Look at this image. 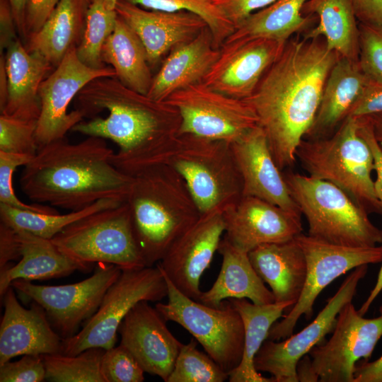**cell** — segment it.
<instances>
[{
    "instance_id": "1",
    "label": "cell",
    "mask_w": 382,
    "mask_h": 382,
    "mask_svg": "<svg viewBox=\"0 0 382 382\" xmlns=\"http://www.w3.org/2000/svg\"><path fill=\"white\" fill-rule=\"evenodd\" d=\"M340 57L322 37H291L245 99L282 171L296 161L297 148L313 125L325 82Z\"/></svg>"
},
{
    "instance_id": "2",
    "label": "cell",
    "mask_w": 382,
    "mask_h": 382,
    "mask_svg": "<svg viewBox=\"0 0 382 382\" xmlns=\"http://www.w3.org/2000/svg\"><path fill=\"white\" fill-rule=\"evenodd\" d=\"M75 104L84 117L108 112L105 117L80 122L71 131L112 141L118 146L112 163L130 176L156 166L179 134L181 117L174 106L137 92L116 77L93 79L77 94Z\"/></svg>"
},
{
    "instance_id": "3",
    "label": "cell",
    "mask_w": 382,
    "mask_h": 382,
    "mask_svg": "<svg viewBox=\"0 0 382 382\" xmlns=\"http://www.w3.org/2000/svg\"><path fill=\"white\" fill-rule=\"evenodd\" d=\"M113 154L98 137L76 144L65 138L50 142L23 166L21 190L33 201L71 211L102 199L125 202L132 176L112 163Z\"/></svg>"
},
{
    "instance_id": "4",
    "label": "cell",
    "mask_w": 382,
    "mask_h": 382,
    "mask_svg": "<svg viewBox=\"0 0 382 382\" xmlns=\"http://www.w3.org/2000/svg\"><path fill=\"white\" fill-rule=\"evenodd\" d=\"M126 202L146 267L159 262L175 240L201 216L183 178L165 164L132 176Z\"/></svg>"
},
{
    "instance_id": "5",
    "label": "cell",
    "mask_w": 382,
    "mask_h": 382,
    "mask_svg": "<svg viewBox=\"0 0 382 382\" xmlns=\"http://www.w3.org/2000/svg\"><path fill=\"white\" fill-rule=\"evenodd\" d=\"M296 156L309 175L335 184L368 214H382L371 177L373 155L360 134L357 117H347L327 137L303 139Z\"/></svg>"
},
{
    "instance_id": "6",
    "label": "cell",
    "mask_w": 382,
    "mask_h": 382,
    "mask_svg": "<svg viewBox=\"0 0 382 382\" xmlns=\"http://www.w3.org/2000/svg\"><path fill=\"white\" fill-rule=\"evenodd\" d=\"M159 164L183 178L201 215L223 212L243 197L242 178L226 141L178 134L159 156Z\"/></svg>"
},
{
    "instance_id": "7",
    "label": "cell",
    "mask_w": 382,
    "mask_h": 382,
    "mask_svg": "<svg viewBox=\"0 0 382 382\" xmlns=\"http://www.w3.org/2000/svg\"><path fill=\"white\" fill-rule=\"evenodd\" d=\"M290 193L308 226V236L349 247L382 244V230L368 212L335 184L309 175L288 173Z\"/></svg>"
},
{
    "instance_id": "8",
    "label": "cell",
    "mask_w": 382,
    "mask_h": 382,
    "mask_svg": "<svg viewBox=\"0 0 382 382\" xmlns=\"http://www.w3.org/2000/svg\"><path fill=\"white\" fill-rule=\"evenodd\" d=\"M51 240L64 255L89 267L93 263L112 264L122 270L146 267L126 201L86 216Z\"/></svg>"
},
{
    "instance_id": "9",
    "label": "cell",
    "mask_w": 382,
    "mask_h": 382,
    "mask_svg": "<svg viewBox=\"0 0 382 382\" xmlns=\"http://www.w3.org/2000/svg\"><path fill=\"white\" fill-rule=\"evenodd\" d=\"M163 274L167 283L168 301L158 302L155 308L166 321L175 322L187 330L205 352L230 374L241 363L243 353L244 327L238 312L228 299L214 307L190 298Z\"/></svg>"
},
{
    "instance_id": "10",
    "label": "cell",
    "mask_w": 382,
    "mask_h": 382,
    "mask_svg": "<svg viewBox=\"0 0 382 382\" xmlns=\"http://www.w3.org/2000/svg\"><path fill=\"white\" fill-rule=\"evenodd\" d=\"M167 294L166 280L157 264L156 267L122 270L105 292L98 310L82 329L62 340L60 353L76 355L91 347H113L121 323L137 303L160 301Z\"/></svg>"
},
{
    "instance_id": "11",
    "label": "cell",
    "mask_w": 382,
    "mask_h": 382,
    "mask_svg": "<svg viewBox=\"0 0 382 382\" xmlns=\"http://www.w3.org/2000/svg\"><path fill=\"white\" fill-rule=\"evenodd\" d=\"M295 239L306 257V280L297 302L282 320L271 327L267 339L272 340H282L291 335L302 316L310 319L318 296L335 279L359 266L382 262V244L349 247L330 243L302 233Z\"/></svg>"
},
{
    "instance_id": "12",
    "label": "cell",
    "mask_w": 382,
    "mask_h": 382,
    "mask_svg": "<svg viewBox=\"0 0 382 382\" xmlns=\"http://www.w3.org/2000/svg\"><path fill=\"white\" fill-rule=\"evenodd\" d=\"M166 101L180 115L179 134L233 143L258 125L257 115L247 100L223 94L203 83L177 91Z\"/></svg>"
},
{
    "instance_id": "13",
    "label": "cell",
    "mask_w": 382,
    "mask_h": 382,
    "mask_svg": "<svg viewBox=\"0 0 382 382\" xmlns=\"http://www.w3.org/2000/svg\"><path fill=\"white\" fill-rule=\"evenodd\" d=\"M122 272L119 267L98 263L90 277L71 284L47 286L16 279L11 286L40 305L54 330L64 340L76 335L98 310L108 288Z\"/></svg>"
},
{
    "instance_id": "14",
    "label": "cell",
    "mask_w": 382,
    "mask_h": 382,
    "mask_svg": "<svg viewBox=\"0 0 382 382\" xmlns=\"http://www.w3.org/2000/svg\"><path fill=\"white\" fill-rule=\"evenodd\" d=\"M367 270L368 265L352 270L316 318L300 332L282 340L267 339L254 359L256 370L270 374L273 382H298V361L332 332L340 311L352 302Z\"/></svg>"
},
{
    "instance_id": "15",
    "label": "cell",
    "mask_w": 382,
    "mask_h": 382,
    "mask_svg": "<svg viewBox=\"0 0 382 382\" xmlns=\"http://www.w3.org/2000/svg\"><path fill=\"white\" fill-rule=\"evenodd\" d=\"M379 312L366 318L352 302L341 308L331 337L308 354L318 381L354 382L357 361H368L382 337V305Z\"/></svg>"
},
{
    "instance_id": "16",
    "label": "cell",
    "mask_w": 382,
    "mask_h": 382,
    "mask_svg": "<svg viewBox=\"0 0 382 382\" xmlns=\"http://www.w3.org/2000/svg\"><path fill=\"white\" fill-rule=\"evenodd\" d=\"M100 77H116L110 66L93 68L77 56L76 47L69 50L60 63L43 80L39 89L40 113L37 122L38 147L64 139L66 133L83 120V114L68 107L89 82Z\"/></svg>"
},
{
    "instance_id": "17",
    "label": "cell",
    "mask_w": 382,
    "mask_h": 382,
    "mask_svg": "<svg viewBox=\"0 0 382 382\" xmlns=\"http://www.w3.org/2000/svg\"><path fill=\"white\" fill-rule=\"evenodd\" d=\"M224 232L223 212L202 214L157 263L173 285L192 299L199 301L201 277L218 251Z\"/></svg>"
},
{
    "instance_id": "18",
    "label": "cell",
    "mask_w": 382,
    "mask_h": 382,
    "mask_svg": "<svg viewBox=\"0 0 382 382\" xmlns=\"http://www.w3.org/2000/svg\"><path fill=\"white\" fill-rule=\"evenodd\" d=\"M286 42L257 38L224 43L202 83L223 94L245 100L281 54Z\"/></svg>"
},
{
    "instance_id": "19",
    "label": "cell",
    "mask_w": 382,
    "mask_h": 382,
    "mask_svg": "<svg viewBox=\"0 0 382 382\" xmlns=\"http://www.w3.org/2000/svg\"><path fill=\"white\" fill-rule=\"evenodd\" d=\"M301 216L260 198L243 196L223 211L224 236L248 253L262 244L294 238L303 230Z\"/></svg>"
},
{
    "instance_id": "20",
    "label": "cell",
    "mask_w": 382,
    "mask_h": 382,
    "mask_svg": "<svg viewBox=\"0 0 382 382\" xmlns=\"http://www.w3.org/2000/svg\"><path fill=\"white\" fill-rule=\"evenodd\" d=\"M149 302L139 301L125 317L118 330L120 345L132 354L146 373L167 382L183 343Z\"/></svg>"
},
{
    "instance_id": "21",
    "label": "cell",
    "mask_w": 382,
    "mask_h": 382,
    "mask_svg": "<svg viewBox=\"0 0 382 382\" xmlns=\"http://www.w3.org/2000/svg\"><path fill=\"white\" fill-rule=\"evenodd\" d=\"M231 145L242 178L243 196L260 198L301 216L263 129L257 125Z\"/></svg>"
},
{
    "instance_id": "22",
    "label": "cell",
    "mask_w": 382,
    "mask_h": 382,
    "mask_svg": "<svg viewBox=\"0 0 382 382\" xmlns=\"http://www.w3.org/2000/svg\"><path fill=\"white\" fill-rule=\"evenodd\" d=\"M115 11L141 41L150 66L208 26L199 16L190 11L149 10L125 0L117 1Z\"/></svg>"
},
{
    "instance_id": "23",
    "label": "cell",
    "mask_w": 382,
    "mask_h": 382,
    "mask_svg": "<svg viewBox=\"0 0 382 382\" xmlns=\"http://www.w3.org/2000/svg\"><path fill=\"white\" fill-rule=\"evenodd\" d=\"M12 286L3 296L0 325V365L26 354L60 353L63 339L50 324L45 310L33 301L30 308L18 302Z\"/></svg>"
},
{
    "instance_id": "24",
    "label": "cell",
    "mask_w": 382,
    "mask_h": 382,
    "mask_svg": "<svg viewBox=\"0 0 382 382\" xmlns=\"http://www.w3.org/2000/svg\"><path fill=\"white\" fill-rule=\"evenodd\" d=\"M220 54L210 29L204 28L195 38L173 49L153 78L147 96L165 101L173 93L202 83Z\"/></svg>"
},
{
    "instance_id": "25",
    "label": "cell",
    "mask_w": 382,
    "mask_h": 382,
    "mask_svg": "<svg viewBox=\"0 0 382 382\" xmlns=\"http://www.w3.org/2000/svg\"><path fill=\"white\" fill-rule=\"evenodd\" d=\"M5 50L8 92L1 114L37 120L40 113L39 89L54 66L40 54L28 52L18 37Z\"/></svg>"
},
{
    "instance_id": "26",
    "label": "cell",
    "mask_w": 382,
    "mask_h": 382,
    "mask_svg": "<svg viewBox=\"0 0 382 382\" xmlns=\"http://www.w3.org/2000/svg\"><path fill=\"white\" fill-rule=\"evenodd\" d=\"M248 256L258 276L270 287L274 302L294 306L306 277V257L295 238L260 245L248 252Z\"/></svg>"
},
{
    "instance_id": "27",
    "label": "cell",
    "mask_w": 382,
    "mask_h": 382,
    "mask_svg": "<svg viewBox=\"0 0 382 382\" xmlns=\"http://www.w3.org/2000/svg\"><path fill=\"white\" fill-rule=\"evenodd\" d=\"M368 80L359 61L340 57L328 75L315 120L304 139L333 134L348 117Z\"/></svg>"
},
{
    "instance_id": "28",
    "label": "cell",
    "mask_w": 382,
    "mask_h": 382,
    "mask_svg": "<svg viewBox=\"0 0 382 382\" xmlns=\"http://www.w3.org/2000/svg\"><path fill=\"white\" fill-rule=\"evenodd\" d=\"M218 252L222 257L220 272L211 288L202 291L198 301L214 307L228 299L245 298L259 305L274 302L272 292L254 270L248 253L233 245L225 236Z\"/></svg>"
},
{
    "instance_id": "29",
    "label": "cell",
    "mask_w": 382,
    "mask_h": 382,
    "mask_svg": "<svg viewBox=\"0 0 382 382\" xmlns=\"http://www.w3.org/2000/svg\"><path fill=\"white\" fill-rule=\"evenodd\" d=\"M21 259L0 270V295L16 279L42 280L66 277L76 270L88 272L91 267L78 262L62 253L51 239L23 230H16Z\"/></svg>"
},
{
    "instance_id": "30",
    "label": "cell",
    "mask_w": 382,
    "mask_h": 382,
    "mask_svg": "<svg viewBox=\"0 0 382 382\" xmlns=\"http://www.w3.org/2000/svg\"><path fill=\"white\" fill-rule=\"evenodd\" d=\"M89 4L88 0H59L40 29L26 40L27 50L40 54L57 66L79 45Z\"/></svg>"
},
{
    "instance_id": "31",
    "label": "cell",
    "mask_w": 382,
    "mask_h": 382,
    "mask_svg": "<svg viewBox=\"0 0 382 382\" xmlns=\"http://www.w3.org/2000/svg\"><path fill=\"white\" fill-rule=\"evenodd\" d=\"M301 13L318 20L316 26L303 34L304 38L322 37L340 57L359 61L360 30L353 0H307Z\"/></svg>"
},
{
    "instance_id": "32",
    "label": "cell",
    "mask_w": 382,
    "mask_h": 382,
    "mask_svg": "<svg viewBox=\"0 0 382 382\" xmlns=\"http://www.w3.org/2000/svg\"><path fill=\"white\" fill-rule=\"evenodd\" d=\"M240 314L244 327V347L239 365L230 374V382H273L271 378L262 376L254 365V359L267 339L269 331L283 314L291 308L289 302H273L255 304L247 299H228Z\"/></svg>"
},
{
    "instance_id": "33",
    "label": "cell",
    "mask_w": 382,
    "mask_h": 382,
    "mask_svg": "<svg viewBox=\"0 0 382 382\" xmlns=\"http://www.w3.org/2000/svg\"><path fill=\"white\" fill-rule=\"evenodd\" d=\"M307 0H276L269 6L254 12L239 25L224 43L265 38L282 42L294 34L305 33L317 19L303 16L301 8ZM222 46V45H221Z\"/></svg>"
},
{
    "instance_id": "34",
    "label": "cell",
    "mask_w": 382,
    "mask_h": 382,
    "mask_svg": "<svg viewBox=\"0 0 382 382\" xmlns=\"http://www.w3.org/2000/svg\"><path fill=\"white\" fill-rule=\"evenodd\" d=\"M101 58L114 69L123 85L147 95L154 76L146 51L137 34L118 16L114 30L103 46Z\"/></svg>"
},
{
    "instance_id": "35",
    "label": "cell",
    "mask_w": 382,
    "mask_h": 382,
    "mask_svg": "<svg viewBox=\"0 0 382 382\" xmlns=\"http://www.w3.org/2000/svg\"><path fill=\"white\" fill-rule=\"evenodd\" d=\"M122 202L116 199H102L83 209L65 214L37 213L0 203V218L1 222L15 230H23L42 238L52 239L66 226L86 216L117 207Z\"/></svg>"
},
{
    "instance_id": "36",
    "label": "cell",
    "mask_w": 382,
    "mask_h": 382,
    "mask_svg": "<svg viewBox=\"0 0 382 382\" xmlns=\"http://www.w3.org/2000/svg\"><path fill=\"white\" fill-rule=\"evenodd\" d=\"M105 349L91 347L76 355L61 353L41 355L46 379L54 382H105L101 360Z\"/></svg>"
},
{
    "instance_id": "37",
    "label": "cell",
    "mask_w": 382,
    "mask_h": 382,
    "mask_svg": "<svg viewBox=\"0 0 382 382\" xmlns=\"http://www.w3.org/2000/svg\"><path fill=\"white\" fill-rule=\"evenodd\" d=\"M117 15L96 0H91L81 40L76 47L79 59L88 66L103 68L101 51L108 37L115 29Z\"/></svg>"
},
{
    "instance_id": "38",
    "label": "cell",
    "mask_w": 382,
    "mask_h": 382,
    "mask_svg": "<svg viewBox=\"0 0 382 382\" xmlns=\"http://www.w3.org/2000/svg\"><path fill=\"white\" fill-rule=\"evenodd\" d=\"M149 10L187 11L199 16L207 24L216 47L234 31L235 26L213 4L212 0H125Z\"/></svg>"
},
{
    "instance_id": "39",
    "label": "cell",
    "mask_w": 382,
    "mask_h": 382,
    "mask_svg": "<svg viewBox=\"0 0 382 382\" xmlns=\"http://www.w3.org/2000/svg\"><path fill=\"white\" fill-rule=\"evenodd\" d=\"M228 377V373L197 349L193 338L183 344L167 382H223Z\"/></svg>"
},
{
    "instance_id": "40",
    "label": "cell",
    "mask_w": 382,
    "mask_h": 382,
    "mask_svg": "<svg viewBox=\"0 0 382 382\" xmlns=\"http://www.w3.org/2000/svg\"><path fill=\"white\" fill-rule=\"evenodd\" d=\"M35 120L0 115V151L34 156L39 149Z\"/></svg>"
},
{
    "instance_id": "41",
    "label": "cell",
    "mask_w": 382,
    "mask_h": 382,
    "mask_svg": "<svg viewBox=\"0 0 382 382\" xmlns=\"http://www.w3.org/2000/svg\"><path fill=\"white\" fill-rule=\"evenodd\" d=\"M33 156L0 151V203L13 208L43 214H57L58 212L50 206L28 204L20 200L16 196L13 185V175L16 169L25 166Z\"/></svg>"
},
{
    "instance_id": "42",
    "label": "cell",
    "mask_w": 382,
    "mask_h": 382,
    "mask_svg": "<svg viewBox=\"0 0 382 382\" xmlns=\"http://www.w3.org/2000/svg\"><path fill=\"white\" fill-rule=\"evenodd\" d=\"M105 382H141L145 371L132 354L124 346L105 349L101 360Z\"/></svg>"
},
{
    "instance_id": "43",
    "label": "cell",
    "mask_w": 382,
    "mask_h": 382,
    "mask_svg": "<svg viewBox=\"0 0 382 382\" xmlns=\"http://www.w3.org/2000/svg\"><path fill=\"white\" fill-rule=\"evenodd\" d=\"M359 26L360 66L368 77L382 81V28L359 23Z\"/></svg>"
},
{
    "instance_id": "44",
    "label": "cell",
    "mask_w": 382,
    "mask_h": 382,
    "mask_svg": "<svg viewBox=\"0 0 382 382\" xmlns=\"http://www.w3.org/2000/svg\"><path fill=\"white\" fill-rule=\"evenodd\" d=\"M46 379L42 356L23 355L16 361L0 365L1 382H41Z\"/></svg>"
},
{
    "instance_id": "45",
    "label": "cell",
    "mask_w": 382,
    "mask_h": 382,
    "mask_svg": "<svg viewBox=\"0 0 382 382\" xmlns=\"http://www.w3.org/2000/svg\"><path fill=\"white\" fill-rule=\"evenodd\" d=\"M382 112V81L370 79L351 108L348 117L370 116Z\"/></svg>"
},
{
    "instance_id": "46",
    "label": "cell",
    "mask_w": 382,
    "mask_h": 382,
    "mask_svg": "<svg viewBox=\"0 0 382 382\" xmlns=\"http://www.w3.org/2000/svg\"><path fill=\"white\" fill-rule=\"evenodd\" d=\"M214 6L235 27L257 10L269 6L276 0H212Z\"/></svg>"
},
{
    "instance_id": "47",
    "label": "cell",
    "mask_w": 382,
    "mask_h": 382,
    "mask_svg": "<svg viewBox=\"0 0 382 382\" xmlns=\"http://www.w3.org/2000/svg\"><path fill=\"white\" fill-rule=\"evenodd\" d=\"M59 0H29L25 16L24 40L38 31Z\"/></svg>"
},
{
    "instance_id": "48",
    "label": "cell",
    "mask_w": 382,
    "mask_h": 382,
    "mask_svg": "<svg viewBox=\"0 0 382 382\" xmlns=\"http://www.w3.org/2000/svg\"><path fill=\"white\" fill-rule=\"evenodd\" d=\"M358 118L360 134L370 146L373 155L374 169L376 175L374 187L377 197L382 202V149L374 135L368 117H361Z\"/></svg>"
},
{
    "instance_id": "49",
    "label": "cell",
    "mask_w": 382,
    "mask_h": 382,
    "mask_svg": "<svg viewBox=\"0 0 382 382\" xmlns=\"http://www.w3.org/2000/svg\"><path fill=\"white\" fill-rule=\"evenodd\" d=\"M20 245L15 229L1 221L0 223V270L12 260L21 258Z\"/></svg>"
},
{
    "instance_id": "50",
    "label": "cell",
    "mask_w": 382,
    "mask_h": 382,
    "mask_svg": "<svg viewBox=\"0 0 382 382\" xmlns=\"http://www.w3.org/2000/svg\"><path fill=\"white\" fill-rule=\"evenodd\" d=\"M359 23L382 28V0H353Z\"/></svg>"
},
{
    "instance_id": "51",
    "label": "cell",
    "mask_w": 382,
    "mask_h": 382,
    "mask_svg": "<svg viewBox=\"0 0 382 382\" xmlns=\"http://www.w3.org/2000/svg\"><path fill=\"white\" fill-rule=\"evenodd\" d=\"M17 28L8 0H0V50H6L15 40ZM18 32V30H17Z\"/></svg>"
},
{
    "instance_id": "52",
    "label": "cell",
    "mask_w": 382,
    "mask_h": 382,
    "mask_svg": "<svg viewBox=\"0 0 382 382\" xmlns=\"http://www.w3.org/2000/svg\"><path fill=\"white\" fill-rule=\"evenodd\" d=\"M354 382H382V355L372 362L357 364Z\"/></svg>"
},
{
    "instance_id": "53",
    "label": "cell",
    "mask_w": 382,
    "mask_h": 382,
    "mask_svg": "<svg viewBox=\"0 0 382 382\" xmlns=\"http://www.w3.org/2000/svg\"><path fill=\"white\" fill-rule=\"evenodd\" d=\"M296 376L298 381L316 382L318 377L316 374L308 354L303 356L296 364Z\"/></svg>"
},
{
    "instance_id": "54",
    "label": "cell",
    "mask_w": 382,
    "mask_h": 382,
    "mask_svg": "<svg viewBox=\"0 0 382 382\" xmlns=\"http://www.w3.org/2000/svg\"><path fill=\"white\" fill-rule=\"evenodd\" d=\"M12 8L18 34L24 40L25 16L29 0H8Z\"/></svg>"
},
{
    "instance_id": "55",
    "label": "cell",
    "mask_w": 382,
    "mask_h": 382,
    "mask_svg": "<svg viewBox=\"0 0 382 382\" xmlns=\"http://www.w3.org/2000/svg\"><path fill=\"white\" fill-rule=\"evenodd\" d=\"M8 92V78L5 65V56L1 53L0 57V111L6 104Z\"/></svg>"
},
{
    "instance_id": "56",
    "label": "cell",
    "mask_w": 382,
    "mask_h": 382,
    "mask_svg": "<svg viewBox=\"0 0 382 382\" xmlns=\"http://www.w3.org/2000/svg\"><path fill=\"white\" fill-rule=\"evenodd\" d=\"M382 291V265L379 270L375 286L371 291L369 296L359 308L358 311L361 316H364L369 309L371 303Z\"/></svg>"
},
{
    "instance_id": "57",
    "label": "cell",
    "mask_w": 382,
    "mask_h": 382,
    "mask_svg": "<svg viewBox=\"0 0 382 382\" xmlns=\"http://www.w3.org/2000/svg\"><path fill=\"white\" fill-rule=\"evenodd\" d=\"M366 117L370 122L374 135L382 149V112Z\"/></svg>"
},
{
    "instance_id": "58",
    "label": "cell",
    "mask_w": 382,
    "mask_h": 382,
    "mask_svg": "<svg viewBox=\"0 0 382 382\" xmlns=\"http://www.w3.org/2000/svg\"><path fill=\"white\" fill-rule=\"evenodd\" d=\"M101 2L109 10H115V6L119 0H96Z\"/></svg>"
}]
</instances>
